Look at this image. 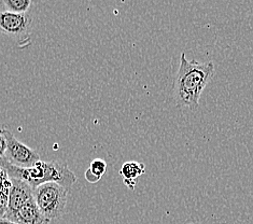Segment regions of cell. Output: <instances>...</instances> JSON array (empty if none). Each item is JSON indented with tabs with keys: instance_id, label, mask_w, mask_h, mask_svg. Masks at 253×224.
Here are the masks:
<instances>
[{
	"instance_id": "1",
	"label": "cell",
	"mask_w": 253,
	"mask_h": 224,
	"mask_svg": "<svg viewBox=\"0 0 253 224\" xmlns=\"http://www.w3.org/2000/svg\"><path fill=\"white\" fill-rule=\"evenodd\" d=\"M213 74L214 64L211 60L197 63L195 60H189L182 53L177 76L172 84L176 106L195 110L200 105L203 90L211 80Z\"/></svg>"
},
{
	"instance_id": "2",
	"label": "cell",
	"mask_w": 253,
	"mask_h": 224,
	"mask_svg": "<svg viewBox=\"0 0 253 224\" xmlns=\"http://www.w3.org/2000/svg\"><path fill=\"white\" fill-rule=\"evenodd\" d=\"M0 167L8 174L9 178L19 179L35 187L47 182H56L63 185L67 190H70L71 186L77 181L76 175L72 173L69 167L63 162H38L32 167L21 168L12 165L5 157L0 160Z\"/></svg>"
},
{
	"instance_id": "3",
	"label": "cell",
	"mask_w": 253,
	"mask_h": 224,
	"mask_svg": "<svg viewBox=\"0 0 253 224\" xmlns=\"http://www.w3.org/2000/svg\"><path fill=\"white\" fill-rule=\"evenodd\" d=\"M69 190L56 182H47L33 190L34 199L41 215L47 222L56 220L64 214Z\"/></svg>"
},
{
	"instance_id": "4",
	"label": "cell",
	"mask_w": 253,
	"mask_h": 224,
	"mask_svg": "<svg viewBox=\"0 0 253 224\" xmlns=\"http://www.w3.org/2000/svg\"><path fill=\"white\" fill-rule=\"evenodd\" d=\"M1 132L7 139V151H5L4 157L12 165L27 168L40 162V155L37 151L17 140L9 130L1 129Z\"/></svg>"
},
{
	"instance_id": "5",
	"label": "cell",
	"mask_w": 253,
	"mask_h": 224,
	"mask_svg": "<svg viewBox=\"0 0 253 224\" xmlns=\"http://www.w3.org/2000/svg\"><path fill=\"white\" fill-rule=\"evenodd\" d=\"M32 19L29 15L0 11V30L13 38H20L28 33Z\"/></svg>"
},
{
	"instance_id": "6",
	"label": "cell",
	"mask_w": 253,
	"mask_h": 224,
	"mask_svg": "<svg viewBox=\"0 0 253 224\" xmlns=\"http://www.w3.org/2000/svg\"><path fill=\"white\" fill-rule=\"evenodd\" d=\"M11 187L9 192L8 206L2 218H7L34 198L32 186L22 180L10 178Z\"/></svg>"
},
{
	"instance_id": "7",
	"label": "cell",
	"mask_w": 253,
	"mask_h": 224,
	"mask_svg": "<svg viewBox=\"0 0 253 224\" xmlns=\"http://www.w3.org/2000/svg\"><path fill=\"white\" fill-rule=\"evenodd\" d=\"M146 172V166L142 163L137 162H126L120 169V175L123 176L124 183L127 185L130 190L135 189L136 178L143 175Z\"/></svg>"
},
{
	"instance_id": "8",
	"label": "cell",
	"mask_w": 253,
	"mask_h": 224,
	"mask_svg": "<svg viewBox=\"0 0 253 224\" xmlns=\"http://www.w3.org/2000/svg\"><path fill=\"white\" fill-rule=\"evenodd\" d=\"M107 171V163L101 159H96L91 163V166L85 173V178L92 183L97 182Z\"/></svg>"
},
{
	"instance_id": "9",
	"label": "cell",
	"mask_w": 253,
	"mask_h": 224,
	"mask_svg": "<svg viewBox=\"0 0 253 224\" xmlns=\"http://www.w3.org/2000/svg\"><path fill=\"white\" fill-rule=\"evenodd\" d=\"M1 4L5 11L12 12V13L25 14L33 4L32 0H2Z\"/></svg>"
},
{
	"instance_id": "10",
	"label": "cell",
	"mask_w": 253,
	"mask_h": 224,
	"mask_svg": "<svg viewBox=\"0 0 253 224\" xmlns=\"http://www.w3.org/2000/svg\"><path fill=\"white\" fill-rule=\"evenodd\" d=\"M7 151V139H5L3 133L0 130V160H2Z\"/></svg>"
},
{
	"instance_id": "11",
	"label": "cell",
	"mask_w": 253,
	"mask_h": 224,
	"mask_svg": "<svg viewBox=\"0 0 253 224\" xmlns=\"http://www.w3.org/2000/svg\"><path fill=\"white\" fill-rule=\"evenodd\" d=\"M0 224H17V223L12 222V221H10L8 219H5V218L0 217Z\"/></svg>"
},
{
	"instance_id": "12",
	"label": "cell",
	"mask_w": 253,
	"mask_h": 224,
	"mask_svg": "<svg viewBox=\"0 0 253 224\" xmlns=\"http://www.w3.org/2000/svg\"><path fill=\"white\" fill-rule=\"evenodd\" d=\"M188 224H195V223H188Z\"/></svg>"
}]
</instances>
